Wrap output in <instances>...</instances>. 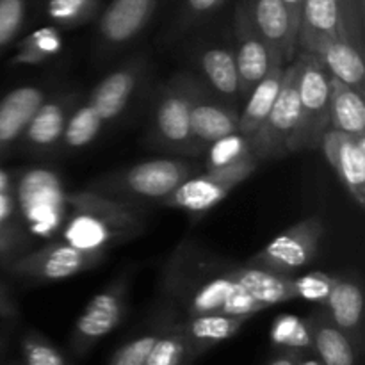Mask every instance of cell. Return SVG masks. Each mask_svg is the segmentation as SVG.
Here are the masks:
<instances>
[{
    "instance_id": "6da1fadb",
    "label": "cell",
    "mask_w": 365,
    "mask_h": 365,
    "mask_svg": "<svg viewBox=\"0 0 365 365\" xmlns=\"http://www.w3.org/2000/svg\"><path fill=\"white\" fill-rule=\"evenodd\" d=\"M234 266L195 241L180 242L160 277V294L166 307L173 312L182 310L184 317L205 314L253 317L266 310L235 280Z\"/></svg>"
},
{
    "instance_id": "7a4b0ae2",
    "label": "cell",
    "mask_w": 365,
    "mask_h": 365,
    "mask_svg": "<svg viewBox=\"0 0 365 365\" xmlns=\"http://www.w3.org/2000/svg\"><path fill=\"white\" fill-rule=\"evenodd\" d=\"M14 191L29 235L45 242L57 241L64 223L75 214L102 209L116 202L88 189L73 191L57 171L39 166L16 171Z\"/></svg>"
},
{
    "instance_id": "3957f363",
    "label": "cell",
    "mask_w": 365,
    "mask_h": 365,
    "mask_svg": "<svg viewBox=\"0 0 365 365\" xmlns=\"http://www.w3.org/2000/svg\"><path fill=\"white\" fill-rule=\"evenodd\" d=\"M198 168L184 159H153L125 170L106 173L89 182L84 189L120 202L145 205L160 203Z\"/></svg>"
},
{
    "instance_id": "277c9868",
    "label": "cell",
    "mask_w": 365,
    "mask_h": 365,
    "mask_svg": "<svg viewBox=\"0 0 365 365\" xmlns=\"http://www.w3.org/2000/svg\"><path fill=\"white\" fill-rule=\"evenodd\" d=\"M146 230V207L113 202L102 209L84 210L64 223L57 241L86 252H106L139 237Z\"/></svg>"
},
{
    "instance_id": "5b68a950",
    "label": "cell",
    "mask_w": 365,
    "mask_h": 365,
    "mask_svg": "<svg viewBox=\"0 0 365 365\" xmlns=\"http://www.w3.org/2000/svg\"><path fill=\"white\" fill-rule=\"evenodd\" d=\"M299 71H302V57L296 53L289 66H285L280 91L269 114L250 138V150L255 159L277 160L291 155L292 135L299 120Z\"/></svg>"
},
{
    "instance_id": "8992f818",
    "label": "cell",
    "mask_w": 365,
    "mask_h": 365,
    "mask_svg": "<svg viewBox=\"0 0 365 365\" xmlns=\"http://www.w3.org/2000/svg\"><path fill=\"white\" fill-rule=\"evenodd\" d=\"M259 164V159L250 157L234 166L191 175L171 195H168L160 205L184 210L189 217L196 220L220 205L237 185L255 173Z\"/></svg>"
},
{
    "instance_id": "52a82bcc",
    "label": "cell",
    "mask_w": 365,
    "mask_h": 365,
    "mask_svg": "<svg viewBox=\"0 0 365 365\" xmlns=\"http://www.w3.org/2000/svg\"><path fill=\"white\" fill-rule=\"evenodd\" d=\"M192 81L191 73L182 71L159 89L152 109V132L163 148L196 155L191 134Z\"/></svg>"
},
{
    "instance_id": "ba28073f",
    "label": "cell",
    "mask_w": 365,
    "mask_h": 365,
    "mask_svg": "<svg viewBox=\"0 0 365 365\" xmlns=\"http://www.w3.org/2000/svg\"><path fill=\"white\" fill-rule=\"evenodd\" d=\"M298 96L299 120L291 143V153L319 148L324 132L330 128L328 121V71L314 53L299 52Z\"/></svg>"
},
{
    "instance_id": "9c48e42d",
    "label": "cell",
    "mask_w": 365,
    "mask_h": 365,
    "mask_svg": "<svg viewBox=\"0 0 365 365\" xmlns=\"http://www.w3.org/2000/svg\"><path fill=\"white\" fill-rule=\"evenodd\" d=\"M106 257V252H86L63 241H50L18 257L6 269L24 280L59 282L95 269Z\"/></svg>"
},
{
    "instance_id": "30bf717a",
    "label": "cell",
    "mask_w": 365,
    "mask_h": 365,
    "mask_svg": "<svg viewBox=\"0 0 365 365\" xmlns=\"http://www.w3.org/2000/svg\"><path fill=\"white\" fill-rule=\"evenodd\" d=\"M128 309V282L114 280L95 294L73 324L70 335V351L86 356L103 337L113 334L123 321Z\"/></svg>"
},
{
    "instance_id": "8fae6325",
    "label": "cell",
    "mask_w": 365,
    "mask_h": 365,
    "mask_svg": "<svg viewBox=\"0 0 365 365\" xmlns=\"http://www.w3.org/2000/svg\"><path fill=\"white\" fill-rule=\"evenodd\" d=\"M323 235L324 225L321 217H307L277 235L246 264L280 274H292L316 259Z\"/></svg>"
},
{
    "instance_id": "7c38bea8",
    "label": "cell",
    "mask_w": 365,
    "mask_h": 365,
    "mask_svg": "<svg viewBox=\"0 0 365 365\" xmlns=\"http://www.w3.org/2000/svg\"><path fill=\"white\" fill-rule=\"evenodd\" d=\"M159 0H113L98 20L95 57L106 61L127 48L148 27Z\"/></svg>"
},
{
    "instance_id": "4fadbf2b",
    "label": "cell",
    "mask_w": 365,
    "mask_h": 365,
    "mask_svg": "<svg viewBox=\"0 0 365 365\" xmlns=\"http://www.w3.org/2000/svg\"><path fill=\"white\" fill-rule=\"evenodd\" d=\"M146 71H148V56L138 53L128 57L91 89L86 100L95 107L103 123L116 120L125 113L132 96L145 81Z\"/></svg>"
},
{
    "instance_id": "5bb4252c",
    "label": "cell",
    "mask_w": 365,
    "mask_h": 365,
    "mask_svg": "<svg viewBox=\"0 0 365 365\" xmlns=\"http://www.w3.org/2000/svg\"><path fill=\"white\" fill-rule=\"evenodd\" d=\"M319 148L356 205H365V134L328 128Z\"/></svg>"
},
{
    "instance_id": "9a60e30c",
    "label": "cell",
    "mask_w": 365,
    "mask_h": 365,
    "mask_svg": "<svg viewBox=\"0 0 365 365\" xmlns=\"http://www.w3.org/2000/svg\"><path fill=\"white\" fill-rule=\"evenodd\" d=\"M239 110L207 89L195 77L191 88V134L196 153L203 152L210 143L237 132Z\"/></svg>"
},
{
    "instance_id": "2e32d148",
    "label": "cell",
    "mask_w": 365,
    "mask_h": 365,
    "mask_svg": "<svg viewBox=\"0 0 365 365\" xmlns=\"http://www.w3.org/2000/svg\"><path fill=\"white\" fill-rule=\"evenodd\" d=\"M235 32V64H237L239 86H241V98L246 100L257 82L266 75L271 64L273 46L262 38L257 27L253 25L246 7L239 6L235 11L234 21Z\"/></svg>"
},
{
    "instance_id": "e0dca14e",
    "label": "cell",
    "mask_w": 365,
    "mask_h": 365,
    "mask_svg": "<svg viewBox=\"0 0 365 365\" xmlns=\"http://www.w3.org/2000/svg\"><path fill=\"white\" fill-rule=\"evenodd\" d=\"M81 102L77 93H64L45 100L31 118L21 134L20 143L34 153H50L59 150L68 118Z\"/></svg>"
},
{
    "instance_id": "ac0fdd59",
    "label": "cell",
    "mask_w": 365,
    "mask_h": 365,
    "mask_svg": "<svg viewBox=\"0 0 365 365\" xmlns=\"http://www.w3.org/2000/svg\"><path fill=\"white\" fill-rule=\"evenodd\" d=\"M309 52L319 59L324 70L344 84L351 86L359 93H365V66L362 50L356 48L349 39L342 38H316L298 48Z\"/></svg>"
},
{
    "instance_id": "d6986e66",
    "label": "cell",
    "mask_w": 365,
    "mask_h": 365,
    "mask_svg": "<svg viewBox=\"0 0 365 365\" xmlns=\"http://www.w3.org/2000/svg\"><path fill=\"white\" fill-rule=\"evenodd\" d=\"M253 25L273 48L282 50L291 63L298 53V29L294 27L284 0H245Z\"/></svg>"
},
{
    "instance_id": "ffe728a7",
    "label": "cell",
    "mask_w": 365,
    "mask_h": 365,
    "mask_svg": "<svg viewBox=\"0 0 365 365\" xmlns=\"http://www.w3.org/2000/svg\"><path fill=\"white\" fill-rule=\"evenodd\" d=\"M34 239L21 220L14 191V175L0 170V264L9 266L18 257L31 252Z\"/></svg>"
},
{
    "instance_id": "44dd1931",
    "label": "cell",
    "mask_w": 365,
    "mask_h": 365,
    "mask_svg": "<svg viewBox=\"0 0 365 365\" xmlns=\"http://www.w3.org/2000/svg\"><path fill=\"white\" fill-rule=\"evenodd\" d=\"M323 309L364 356V294L359 282L337 277Z\"/></svg>"
},
{
    "instance_id": "7402d4cb",
    "label": "cell",
    "mask_w": 365,
    "mask_h": 365,
    "mask_svg": "<svg viewBox=\"0 0 365 365\" xmlns=\"http://www.w3.org/2000/svg\"><path fill=\"white\" fill-rule=\"evenodd\" d=\"M46 100L41 86H20L0 100V155L20 141L31 118Z\"/></svg>"
},
{
    "instance_id": "603a6c76",
    "label": "cell",
    "mask_w": 365,
    "mask_h": 365,
    "mask_svg": "<svg viewBox=\"0 0 365 365\" xmlns=\"http://www.w3.org/2000/svg\"><path fill=\"white\" fill-rule=\"evenodd\" d=\"M284 70H285L284 53H282V50L273 48L269 70H267L266 75L257 82L255 88L250 91V95L246 96L245 107H242V110H239V123H237L239 134L246 135V138L250 139L253 134H255L257 128L262 125V121L266 120L271 107H273L274 100H277L278 91H280Z\"/></svg>"
},
{
    "instance_id": "cb8c5ba5",
    "label": "cell",
    "mask_w": 365,
    "mask_h": 365,
    "mask_svg": "<svg viewBox=\"0 0 365 365\" xmlns=\"http://www.w3.org/2000/svg\"><path fill=\"white\" fill-rule=\"evenodd\" d=\"M200 81L207 86L212 95L235 107L241 102L237 64L234 50L228 46H205L198 56Z\"/></svg>"
},
{
    "instance_id": "d4e9b609",
    "label": "cell",
    "mask_w": 365,
    "mask_h": 365,
    "mask_svg": "<svg viewBox=\"0 0 365 365\" xmlns=\"http://www.w3.org/2000/svg\"><path fill=\"white\" fill-rule=\"evenodd\" d=\"M312 335V351L323 365H360L362 355L348 335L328 317L327 310L317 309L307 317Z\"/></svg>"
},
{
    "instance_id": "484cf974",
    "label": "cell",
    "mask_w": 365,
    "mask_h": 365,
    "mask_svg": "<svg viewBox=\"0 0 365 365\" xmlns=\"http://www.w3.org/2000/svg\"><path fill=\"white\" fill-rule=\"evenodd\" d=\"M349 39L339 0H303L298 29V48L316 38ZM353 43V41H351Z\"/></svg>"
},
{
    "instance_id": "4316f807",
    "label": "cell",
    "mask_w": 365,
    "mask_h": 365,
    "mask_svg": "<svg viewBox=\"0 0 365 365\" xmlns=\"http://www.w3.org/2000/svg\"><path fill=\"white\" fill-rule=\"evenodd\" d=\"M252 316H223V314H205L182 319L185 335L195 349L196 356L205 355L209 349L221 342L235 337Z\"/></svg>"
},
{
    "instance_id": "83f0119b",
    "label": "cell",
    "mask_w": 365,
    "mask_h": 365,
    "mask_svg": "<svg viewBox=\"0 0 365 365\" xmlns=\"http://www.w3.org/2000/svg\"><path fill=\"white\" fill-rule=\"evenodd\" d=\"M232 274L245 287V291L250 292L266 309L294 299L292 274L274 273L262 267L248 266L246 262L235 264Z\"/></svg>"
},
{
    "instance_id": "f1b7e54d",
    "label": "cell",
    "mask_w": 365,
    "mask_h": 365,
    "mask_svg": "<svg viewBox=\"0 0 365 365\" xmlns=\"http://www.w3.org/2000/svg\"><path fill=\"white\" fill-rule=\"evenodd\" d=\"M328 121L330 128L365 134L364 95L328 73Z\"/></svg>"
},
{
    "instance_id": "f546056e",
    "label": "cell",
    "mask_w": 365,
    "mask_h": 365,
    "mask_svg": "<svg viewBox=\"0 0 365 365\" xmlns=\"http://www.w3.org/2000/svg\"><path fill=\"white\" fill-rule=\"evenodd\" d=\"M64 43L57 27H41L18 41L11 66H38L63 52Z\"/></svg>"
},
{
    "instance_id": "4dcf8cb0",
    "label": "cell",
    "mask_w": 365,
    "mask_h": 365,
    "mask_svg": "<svg viewBox=\"0 0 365 365\" xmlns=\"http://www.w3.org/2000/svg\"><path fill=\"white\" fill-rule=\"evenodd\" d=\"M195 360L198 356L185 335L182 319H177L160 335L145 365H192Z\"/></svg>"
},
{
    "instance_id": "1f68e13d",
    "label": "cell",
    "mask_w": 365,
    "mask_h": 365,
    "mask_svg": "<svg viewBox=\"0 0 365 365\" xmlns=\"http://www.w3.org/2000/svg\"><path fill=\"white\" fill-rule=\"evenodd\" d=\"M177 319H180V317H177V312H173V310L166 307V314L157 317L150 330H146L145 334L138 335L132 341L125 342L121 348H118L113 353V356H110L107 365H145L146 359L152 353L153 346L157 344L160 335Z\"/></svg>"
},
{
    "instance_id": "d6a6232c",
    "label": "cell",
    "mask_w": 365,
    "mask_h": 365,
    "mask_svg": "<svg viewBox=\"0 0 365 365\" xmlns=\"http://www.w3.org/2000/svg\"><path fill=\"white\" fill-rule=\"evenodd\" d=\"M102 127L103 121L95 110V107L88 100H84L82 103L78 102V106L75 107L73 113L68 118L59 148L68 150V152L86 148L98 138Z\"/></svg>"
},
{
    "instance_id": "836d02e7",
    "label": "cell",
    "mask_w": 365,
    "mask_h": 365,
    "mask_svg": "<svg viewBox=\"0 0 365 365\" xmlns=\"http://www.w3.org/2000/svg\"><path fill=\"white\" fill-rule=\"evenodd\" d=\"M271 342L278 349H294V351H312V335L309 321L292 314H282L271 327Z\"/></svg>"
},
{
    "instance_id": "e575fe53",
    "label": "cell",
    "mask_w": 365,
    "mask_h": 365,
    "mask_svg": "<svg viewBox=\"0 0 365 365\" xmlns=\"http://www.w3.org/2000/svg\"><path fill=\"white\" fill-rule=\"evenodd\" d=\"M100 0H48L46 16L57 29L86 25L98 14Z\"/></svg>"
},
{
    "instance_id": "d590c367",
    "label": "cell",
    "mask_w": 365,
    "mask_h": 365,
    "mask_svg": "<svg viewBox=\"0 0 365 365\" xmlns=\"http://www.w3.org/2000/svg\"><path fill=\"white\" fill-rule=\"evenodd\" d=\"M205 150V170H220V168L234 166V164H239L253 157L252 150H250V139L246 135L239 134V132L216 139Z\"/></svg>"
},
{
    "instance_id": "8d00e7d4",
    "label": "cell",
    "mask_w": 365,
    "mask_h": 365,
    "mask_svg": "<svg viewBox=\"0 0 365 365\" xmlns=\"http://www.w3.org/2000/svg\"><path fill=\"white\" fill-rule=\"evenodd\" d=\"M21 365H71L70 360L39 331L29 330L20 342Z\"/></svg>"
},
{
    "instance_id": "74e56055",
    "label": "cell",
    "mask_w": 365,
    "mask_h": 365,
    "mask_svg": "<svg viewBox=\"0 0 365 365\" xmlns=\"http://www.w3.org/2000/svg\"><path fill=\"white\" fill-rule=\"evenodd\" d=\"M31 0H0V56L18 39L27 24Z\"/></svg>"
},
{
    "instance_id": "f35d334b",
    "label": "cell",
    "mask_w": 365,
    "mask_h": 365,
    "mask_svg": "<svg viewBox=\"0 0 365 365\" xmlns=\"http://www.w3.org/2000/svg\"><path fill=\"white\" fill-rule=\"evenodd\" d=\"M337 277L321 271L303 274V277H292V291H294V299H305V302L316 303V305L324 307L331 289H334Z\"/></svg>"
},
{
    "instance_id": "ab89813d",
    "label": "cell",
    "mask_w": 365,
    "mask_h": 365,
    "mask_svg": "<svg viewBox=\"0 0 365 365\" xmlns=\"http://www.w3.org/2000/svg\"><path fill=\"white\" fill-rule=\"evenodd\" d=\"M223 2L225 0H185L184 13H182V16L175 24V32L182 34L187 29L195 27L198 21L205 20L214 11L220 9V6Z\"/></svg>"
},
{
    "instance_id": "60d3db41",
    "label": "cell",
    "mask_w": 365,
    "mask_h": 365,
    "mask_svg": "<svg viewBox=\"0 0 365 365\" xmlns=\"http://www.w3.org/2000/svg\"><path fill=\"white\" fill-rule=\"evenodd\" d=\"M344 16L346 29L351 38L353 45L359 50L364 48L362 45V24H364V0H339Z\"/></svg>"
},
{
    "instance_id": "b9f144b4",
    "label": "cell",
    "mask_w": 365,
    "mask_h": 365,
    "mask_svg": "<svg viewBox=\"0 0 365 365\" xmlns=\"http://www.w3.org/2000/svg\"><path fill=\"white\" fill-rule=\"evenodd\" d=\"M18 316H20V310H18L13 294L4 285V282L0 280V317L2 319H16Z\"/></svg>"
},
{
    "instance_id": "7bdbcfd3",
    "label": "cell",
    "mask_w": 365,
    "mask_h": 365,
    "mask_svg": "<svg viewBox=\"0 0 365 365\" xmlns=\"http://www.w3.org/2000/svg\"><path fill=\"white\" fill-rule=\"evenodd\" d=\"M303 353L294 351V349H280L278 355L274 356L267 365H298L302 360Z\"/></svg>"
},
{
    "instance_id": "ee69618b",
    "label": "cell",
    "mask_w": 365,
    "mask_h": 365,
    "mask_svg": "<svg viewBox=\"0 0 365 365\" xmlns=\"http://www.w3.org/2000/svg\"><path fill=\"white\" fill-rule=\"evenodd\" d=\"M285 7H287L289 14H291V20L294 24L296 29H299V16H302V6L303 0H284Z\"/></svg>"
},
{
    "instance_id": "f6af8a7d",
    "label": "cell",
    "mask_w": 365,
    "mask_h": 365,
    "mask_svg": "<svg viewBox=\"0 0 365 365\" xmlns=\"http://www.w3.org/2000/svg\"><path fill=\"white\" fill-rule=\"evenodd\" d=\"M298 365H323V364H321V360L317 359L316 353L307 351V353H303L302 360H299Z\"/></svg>"
},
{
    "instance_id": "bcb514c9",
    "label": "cell",
    "mask_w": 365,
    "mask_h": 365,
    "mask_svg": "<svg viewBox=\"0 0 365 365\" xmlns=\"http://www.w3.org/2000/svg\"><path fill=\"white\" fill-rule=\"evenodd\" d=\"M2 351H4V342L2 339H0V355H2Z\"/></svg>"
}]
</instances>
